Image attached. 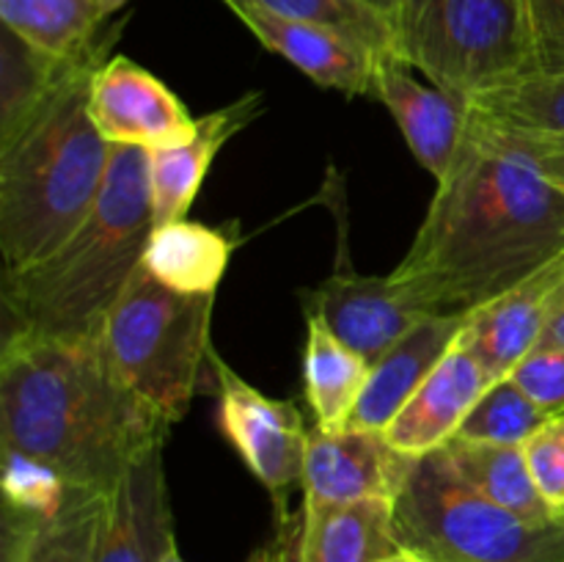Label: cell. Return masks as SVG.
Returning <instances> with one entry per match:
<instances>
[{
    "label": "cell",
    "instance_id": "cell-27",
    "mask_svg": "<svg viewBox=\"0 0 564 562\" xmlns=\"http://www.w3.org/2000/svg\"><path fill=\"white\" fill-rule=\"evenodd\" d=\"M549 419V413L516 380L501 378L494 380L490 389L479 397L457 435L471 441H490V444L523 446Z\"/></svg>",
    "mask_w": 564,
    "mask_h": 562
},
{
    "label": "cell",
    "instance_id": "cell-10",
    "mask_svg": "<svg viewBox=\"0 0 564 562\" xmlns=\"http://www.w3.org/2000/svg\"><path fill=\"white\" fill-rule=\"evenodd\" d=\"M306 314L323 320L352 353L372 367L394 342L430 314L419 312L391 275H364L345 253V226L339 231L336 270L306 298Z\"/></svg>",
    "mask_w": 564,
    "mask_h": 562
},
{
    "label": "cell",
    "instance_id": "cell-19",
    "mask_svg": "<svg viewBox=\"0 0 564 562\" xmlns=\"http://www.w3.org/2000/svg\"><path fill=\"white\" fill-rule=\"evenodd\" d=\"M468 317H424L400 342L389 347L369 367L367 389L352 411L350 424L369 430H386L413 397V391L430 378L435 367L455 347Z\"/></svg>",
    "mask_w": 564,
    "mask_h": 562
},
{
    "label": "cell",
    "instance_id": "cell-28",
    "mask_svg": "<svg viewBox=\"0 0 564 562\" xmlns=\"http://www.w3.org/2000/svg\"><path fill=\"white\" fill-rule=\"evenodd\" d=\"M229 9L237 6H251V9L268 11L275 17H290V20H306L328 25L334 31L347 33L358 39L375 53L394 50V31L386 17L367 9L361 0H224Z\"/></svg>",
    "mask_w": 564,
    "mask_h": 562
},
{
    "label": "cell",
    "instance_id": "cell-38",
    "mask_svg": "<svg viewBox=\"0 0 564 562\" xmlns=\"http://www.w3.org/2000/svg\"><path fill=\"white\" fill-rule=\"evenodd\" d=\"M160 562H185V560H182L180 549H176V545H174V549H171V551H169V554H165V556H163V560H160Z\"/></svg>",
    "mask_w": 564,
    "mask_h": 562
},
{
    "label": "cell",
    "instance_id": "cell-34",
    "mask_svg": "<svg viewBox=\"0 0 564 562\" xmlns=\"http://www.w3.org/2000/svg\"><path fill=\"white\" fill-rule=\"evenodd\" d=\"M284 551H286V534H284V529H279V534H275L273 543L259 545L248 562H284Z\"/></svg>",
    "mask_w": 564,
    "mask_h": 562
},
{
    "label": "cell",
    "instance_id": "cell-36",
    "mask_svg": "<svg viewBox=\"0 0 564 562\" xmlns=\"http://www.w3.org/2000/svg\"><path fill=\"white\" fill-rule=\"evenodd\" d=\"M127 3H130V0H99V9H102L105 20H110V17H113L119 9H124Z\"/></svg>",
    "mask_w": 564,
    "mask_h": 562
},
{
    "label": "cell",
    "instance_id": "cell-8",
    "mask_svg": "<svg viewBox=\"0 0 564 562\" xmlns=\"http://www.w3.org/2000/svg\"><path fill=\"white\" fill-rule=\"evenodd\" d=\"M209 372L218 391V424L246 461L253 477L270 490L275 521H290L286 501L303 483L308 430L290 400L264 397L257 386L237 375L224 358L209 350Z\"/></svg>",
    "mask_w": 564,
    "mask_h": 562
},
{
    "label": "cell",
    "instance_id": "cell-23",
    "mask_svg": "<svg viewBox=\"0 0 564 562\" xmlns=\"http://www.w3.org/2000/svg\"><path fill=\"white\" fill-rule=\"evenodd\" d=\"M441 450L446 452L455 472L471 488H477L479 494L488 496L499 507L532 523L560 521V518L551 516L549 505L534 485L523 446L490 444V441H471L455 435Z\"/></svg>",
    "mask_w": 564,
    "mask_h": 562
},
{
    "label": "cell",
    "instance_id": "cell-29",
    "mask_svg": "<svg viewBox=\"0 0 564 562\" xmlns=\"http://www.w3.org/2000/svg\"><path fill=\"white\" fill-rule=\"evenodd\" d=\"M529 472L551 516L564 518V417H551L523 444Z\"/></svg>",
    "mask_w": 564,
    "mask_h": 562
},
{
    "label": "cell",
    "instance_id": "cell-21",
    "mask_svg": "<svg viewBox=\"0 0 564 562\" xmlns=\"http://www.w3.org/2000/svg\"><path fill=\"white\" fill-rule=\"evenodd\" d=\"M235 248L237 235L231 231L187 218L174 220L154 226L143 251V268L171 290L215 295Z\"/></svg>",
    "mask_w": 564,
    "mask_h": 562
},
{
    "label": "cell",
    "instance_id": "cell-18",
    "mask_svg": "<svg viewBox=\"0 0 564 562\" xmlns=\"http://www.w3.org/2000/svg\"><path fill=\"white\" fill-rule=\"evenodd\" d=\"M562 281L564 257L479 312L468 314L460 339L494 380L510 378L512 369L540 345Z\"/></svg>",
    "mask_w": 564,
    "mask_h": 562
},
{
    "label": "cell",
    "instance_id": "cell-32",
    "mask_svg": "<svg viewBox=\"0 0 564 562\" xmlns=\"http://www.w3.org/2000/svg\"><path fill=\"white\" fill-rule=\"evenodd\" d=\"M516 136V132H510ZM529 152L534 154V160L540 163V169L551 176L554 182H560L564 187V136L554 138H532V136H516Z\"/></svg>",
    "mask_w": 564,
    "mask_h": 562
},
{
    "label": "cell",
    "instance_id": "cell-7",
    "mask_svg": "<svg viewBox=\"0 0 564 562\" xmlns=\"http://www.w3.org/2000/svg\"><path fill=\"white\" fill-rule=\"evenodd\" d=\"M391 31L397 55L468 102L538 72L523 0H402Z\"/></svg>",
    "mask_w": 564,
    "mask_h": 562
},
{
    "label": "cell",
    "instance_id": "cell-4",
    "mask_svg": "<svg viewBox=\"0 0 564 562\" xmlns=\"http://www.w3.org/2000/svg\"><path fill=\"white\" fill-rule=\"evenodd\" d=\"M154 231L149 152L113 147L97 204L50 257L3 275L6 331L44 336H97Z\"/></svg>",
    "mask_w": 564,
    "mask_h": 562
},
{
    "label": "cell",
    "instance_id": "cell-15",
    "mask_svg": "<svg viewBox=\"0 0 564 562\" xmlns=\"http://www.w3.org/2000/svg\"><path fill=\"white\" fill-rule=\"evenodd\" d=\"M237 20L270 50L312 77L317 86L347 94H372L375 61L380 53L347 33L306 20H290L268 11L237 6Z\"/></svg>",
    "mask_w": 564,
    "mask_h": 562
},
{
    "label": "cell",
    "instance_id": "cell-25",
    "mask_svg": "<svg viewBox=\"0 0 564 562\" xmlns=\"http://www.w3.org/2000/svg\"><path fill=\"white\" fill-rule=\"evenodd\" d=\"M80 58L55 61L3 28V36H0V143L11 141L44 108V102L58 91L61 83L69 77Z\"/></svg>",
    "mask_w": 564,
    "mask_h": 562
},
{
    "label": "cell",
    "instance_id": "cell-2",
    "mask_svg": "<svg viewBox=\"0 0 564 562\" xmlns=\"http://www.w3.org/2000/svg\"><path fill=\"white\" fill-rule=\"evenodd\" d=\"M174 428L113 372L97 336L6 331L0 446L80 488L108 490L143 446Z\"/></svg>",
    "mask_w": 564,
    "mask_h": 562
},
{
    "label": "cell",
    "instance_id": "cell-39",
    "mask_svg": "<svg viewBox=\"0 0 564 562\" xmlns=\"http://www.w3.org/2000/svg\"><path fill=\"white\" fill-rule=\"evenodd\" d=\"M562 523H564V518H562Z\"/></svg>",
    "mask_w": 564,
    "mask_h": 562
},
{
    "label": "cell",
    "instance_id": "cell-13",
    "mask_svg": "<svg viewBox=\"0 0 564 562\" xmlns=\"http://www.w3.org/2000/svg\"><path fill=\"white\" fill-rule=\"evenodd\" d=\"M163 444L143 446L105 494L97 562H160L176 545Z\"/></svg>",
    "mask_w": 564,
    "mask_h": 562
},
{
    "label": "cell",
    "instance_id": "cell-30",
    "mask_svg": "<svg viewBox=\"0 0 564 562\" xmlns=\"http://www.w3.org/2000/svg\"><path fill=\"white\" fill-rule=\"evenodd\" d=\"M549 417H564V347L538 345L510 375Z\"/></svg>",
    "mask_w": 564,
    "mask_h": 562
},
{
    "label": "cell",
    "instance_id": "cell-24",
    "mask_svg": "<svg viewBox=\"0 0 564 562\" xmlns=\"http://www.w3.org/2000/svg\"><path fill=\"white\" fill-rule=\"evenodd\" d=\"M0 22L39 53L75 61L105 31L99 0H0Z\"/></svg>",
    "mask_w": 564,
    "mask_h": 562
},
{
    "label": "cell",
    "instance_id": "cell-9",
    "mask_svg": "<svg viewBox=\"0 0 564 562\" xmlns=\"http://www.w3.org/2000/svg\"><path fill=\"white\" fill-rule=\"evenodd\" d=\"M88 116L110 147L147 152L187 141L196 119L160 77L124 55L102 61L91 77Z\"/></svg>",
    "mask_w": 564,
    "mask_h": 562
},
{
    "label": "cell",
    "instance_id": "cell-1",
    "mask_svg": "<svg viewBox=\"0 0 564 562\" xmlns=\"http://www.w3.org/2000/svg\"><path fill=\"white\" fill-rule=\"evenodd\" d=\"M564 257V187L505 130L471 114L455 163L391 270L430 317H468Z\"/></svg>",
    "mask_w": 564,
    "mask_h": 562
},
{
    "label": "cell",
    "instance_id": "cell-37",
    "mask_svg": "<svg viewBox=\"0 0 564 562\" xmlns=\"http://www.w3.org/2000/svg\"><path fill=\"white\" fill-rule=\"evenodd\" d=\"M389 562H427V560H422V556H416V554H408V551H400V554L391 556Z\"/></svg>",
    "mask_w": 564,
    "mask_h": 562
},
{
    "label": "cell",
    "instance_id": "cell-35",
    "mask_svg": "<svg viewBox=\"0 0 564 562\" xmlns=\"http://www.w3.org/2000/svg\"><path fill=\"white\" fill-rule=\"evenodd\" d=\"M364 6H367V9H372V11H378L380 17H386V20H394V14L397 11H400V6H402V0H361Z\"/></svg>",
    "mask_w": 564,
    "mask_h": 562
},
{
    "label": "cell",
    "instance_id": "cell-16",
    "mask_svg": "<svg viewBox=\"0 0 564 562\" xmlns=\"http://www.w3.org/2000/svg\"><path fill=\"white\" fill-rule=\"evenodd\" d=\"M490 383L494 375L463 345V339H457L444 361L391 419L383 430L386 439L411 457L441 450L460 433L463 422Z\"/></svg>",
    "mask_w": 564,
    "mask_h": 562
},
{
    "label": "cell",
    "instance_id": "cell-12",
    "mask_svg": "<svg viewBox=\"0 0 564 562\" xmlns=\"http://www.w3.org/2000/svg\"><path fill=\"white\" fill-rule=\"evenodd\" d=\"M372 97L391 110L413 158L441 180L460 152L471 102L430 83L394 50H386L375 61Z\"/></svg>",
    "mask_w": 564,
    "mask_h": 562
},
{
    "label": "cell",
    "instance_id": "cell-5",
    "mask_svg": "<svg viewBox=\"0 0 564 562\" xmlns=\"http://www.w3.org/2000/svg\"><path fill=\"white\" fill-rule=\"evenodd\" d=\"M402 551L427 562H564V523H532L466 483L444 450L416 457L391 499Z\"/></svg>",
    "mask_w": 564,
    "mask_h": 562
},
{
    "label": "cell",
    "instance_id": "cell-11",
    "mask_svg": "<svg viewBox=\"0 0 564 562\" xmlns=\"http://www.w3.org/2000/svg\"><path fill=\"white\" fill-rule=\"evenodd\" d=\"M416 457L397 450L383 430L347 424L323 430L314 424L303 461V501L347 505L364 499H394Z\"/></svg>",
    "mask_w": 564,
    "mask_h": 562
},
{
    "label": "cell",
    "instance_id": "cell-22",
    "mask_svg": "<svg viewBox=\"0 0 564 562\" xmlns=\"http://www.w3.org/2000/svg\"><path fill=\"white\" fill-rule=\"evenodd\" d=\"M367 380L369 364L352 353L323 320L306 314L303 383H306L314 424L323 430L347 428L367 389Z\"/></svg>",
    "mask_w": 564,
    "mask_h": 562
},
{
    "label": "cell",
    "instance_id": "cell-20",
    "mask_svg": "<svg viewBox=\"0 0 564 562\" xmlns=\"http://www.w3.org/2000/svg\"><path fill=\"white\" fill-rule=\"evenodd\" d=\"M105 494L72 485L58 510L44 516L3 507L0 562H97Z\"/></svg>",
    "mask_w": 564,
    "mask_h": 562
},
{
    "label": "cell",
    "instance_id": "cell-17",
    "mask_svg": "<svg viewBox=\"0 0 564 562\" xmlns=\"http://www.w3.org/2000/svg\"><path fill=\"white\" fill-rule=\"evenodd\" d=\"M264 110V94H242L235 102L196 119V130L187 141L149 152V191H152L154 226L185 220L196 202L215 154L257 121Z\"/></svg>",
    "mask_w": 564,
    "mask_h": 562
},
{
    "label": "cell",
    "instance_id": "cell-33",
    "mask_svg": "<svg viewBox=\"0 0 564 562\" xmlns=\"http://www.w3.org/2000/svg\"><path fill=\"white\" fill-rule=\"evenodd\" d=\"M540 345L564 347V281L554 298V309H551V317L545 323L543 336H540Z\"/></svg>",
    "mask_w": 564,
    "mask_h": 562
},
{
    "label": "cell",
    "instance_id": "cell-3",
    "mask_svg": "<svg viewBox=\"0 0 564 562\" xmlns=\"http://www.w3.org/2000/svg\"><path fill=\"white\" fill-rule=\"evenodd\" d=\"M119 31L121 22L105 28L44 108L11 141L0 143L3 275L50 257L97 204L113 147L88 116V91Z\"/></svg>",
    "mask_w": 564,
    "mask_h": 562
},
{
    "label": "cell",
    "instance_id": "cell-31",
    "mask_svg": "<svg viewBox=\"0 0 564 562\" xmlns=\"http://www.w3.org/2000/svg\"><path fill=\"white\" fill-rule=\"evenodd\" d=\"M523 9L538 72H564V0H523Z\"/></svg>",
    "mask_w": 564,
    "mask_h": 562
},
{
    "label": "cell",
    "instance_id": "cell-6",
    "mask_svg": "<svg viewBox=\"0 0 564 562\" xmlns=\"http://www.w3.org/2000/svg\"><path fill=\"white\" fill-rule=\"evenodd\" d=\"M213 306L215 295L171 290L141 264L105 320L113 372L171 424L185 419L209 369Z\"/></svg>",
    "mask_w": 564,
    "mask_h": 562
},
{
    "label": "cell",
    "instance_id": "cell-14",
    "mask_svg": "<svg viewBox=\"0 0 564 562\" xmlns=\"http://www.w3.org/2000/svg\"><path fill=\"white\" fill-rule=\"evenodd\" d=\"M279 529L286 534L284 562H389L402 551L391 499L303 501L301 518Z\"/></svg>",
    "mask_w": 564,
    "mask_h": 562
},
{
    "label": "cell",
    "instance_id": "cell-26",
    "mask_svg": "<svg viewBox=\"0 0 564 562\" xmlns=\"http://www.w3.org/2000/svg\"><path fill=\"white\" fill-rule=\"evenodd\" d=\"M471 114L516 136H564V72H538L471 99Z\"/></svg>",
    "mask_w": 564,
    "mask_h": 562
}]
</instances>
